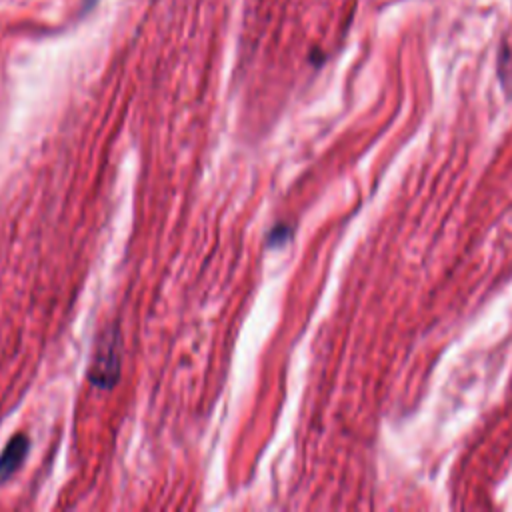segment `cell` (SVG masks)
Segmentation results:
<instances>
[{"label":"cell","instance_id":"6da1fadb","mask_svg":"<svg viewBox=\"0 0 512 512\" xmlns=\"http://www.w3.org/2000/svg\"><path fill=\"white\" fill-rule=\"evenodd\" d=\"M26 452H28V438H26L24 434H16V436L8 442L6 450H4L2 456H0V482L6 480L8 476H12V474L16 472V468H18L20 462L24 460Z\"/></svg>","mask_w":512,"mask_h":512}]
</instances>
